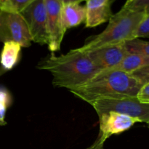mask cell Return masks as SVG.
Listing matches in <instances>:
<instances>
[{
  "label": "cell",
  "mask_w": 149,
  "mask_h": 149,
  "mask_svg": "<svg viewBox=\"0 0 149 149\" xmlns=\"http://www.w3.org/2000/svg\"><path fill=\"white\" fill-rule=\"evenodd\" d=\"M34 0H0V11L20 13Z\"/></svg>",
  "instance_id": "15"
},
{
  "label": "cell",
  "mask_w": 149,
  "mask_h": 149,
  "mask_svg": "<svg viewBox=\"0 0 149 149\" xmlns=\"http://www.w3.org/2000/svg\"><path fill=\"white\" fill-rule=\"evenodd\" d=\"M97 115L116 112L138 118L141 122H149V105L141 104L135 97H103L89 102Z\"/></svg>",
  "instance_id": "4"
},
{
  "label": "cell",
  "mask_w": 149,
  "mask_h": 149,
  "mask_svg": "<svg viewBox=\"0 0 149 149\" xmlns=\"http://www.w3.org/2000/svg\"><path fill=\"white\" fill-rule=\"evenodd\" d=\"M20 50L21 46L17 42H4L0 55V63L3 69L9 71L14 68L20 58Z\"/></svg>",
  "instance_id": "12"
},
{
  "label": "cell",
  "mask_w": 149,
  "mask_h": 149,
  "mask_svg": "<svg viewBox=\"0 0 149 149\" xmlns=\"http://www.w3.org/2000/svg\"><path fill=\"white\" fill-rule=\"evenodd\" d=\"M63 25L65 31L68 29L79 26L85 20V6L79 3L63 4L61 9Z\"/></svg>",
  "instance_id": "11"
},
{
  "label": "cell",
  "mask_w": 149,
  "mask_h": 149,
  "mask_svg": "<svg viewBox=\"0 0 149 149\" xmlns=\"http://www.w3.org/2000/svg\"><path fill=\"white\" fill-rule=\"evenodd\" d=\"M100 130L104 139L112 135L122 133L132 127L137 122H141L134 118L116 112H108L99 115Z\"/></svg>",
  "instance_id": "9"
},
{
  "label": "cell",
  "mask_w": 149,
  "mask_h": 149,
  "mask_svg": "<svg viewBox=\"0 0 149 149\" xmlns=\"http://www.w3.org/2000/svg\"><path fill=\"white\" fill-rule=\"evenodd\" d=\"M130 74L138 80L142 85L149 83V65L141 67Z\"/></svg>",
  "instance_id": "18"
},
{
  "label": "cell",
  "mask_w": 149,
  "mask_h": 149,
  "mask_svg": "<svg viewBox=\"0 0 149 149\" xmlns=\"http://www.w3.org/2000/svg\"><path fill=\"white\" fill-rule=\"evenodd\" d=\"M85 26L93 28L109 21L113 14L110 0H87Z\"/></svg>",
  "instance_id": "10"
},
{
  "label": "cell",
  "mask_w": 149,
  "mask_h": 149,
  "mask_svg": "<svg viewBox=\"0 0 149 149\" xmlns=\"http://www.w3.org/2000/svg\"><path fill=\"white\" fill-rule=\"evenodd\" d=\"M147 13L149 11H133L123 7L111 17L109 25L103 32L87 39V42L79 48L87 52L104 45H114L133 39L137 26Z\"/></svg>",
  "instance_id": "3"
},
{
  "label": "cell",
  "mask_w": 149,
  "mask_h": 149,
  "mask_svg": "<svg viewBox=\"0 0 149 149\" xmlns=\"http://www.w3.org/2000/svg\"><path fill=\"white\" fill-rule=\"evenodd\" d=\"M38 68L52 74V84L55 87L68 90L87 82L99 72L87 52L80 48L59 56L52 54L39 63Z\"/></svg>",
  "instance_id": "1"
},
{
  "label": "cell",
  "mask_w": 149,
  "mask_h": 149,
  "mask_svg": "<svg viewBox=\"0 0 149 149\" xmlns=\"http://www.w3.org/2000/svg\"><path fill=\"white\" fill-rule=\"evenodd\" d=\"M46 8L47 26L48 33V48L51 52H57L61 48L65 29L63 25L60 0H44Z\"/></svg>",
  "instance_id": "7"
},
{
  "label": "cell",
  "mask_w": 149,
  "mask_h": 149,
  "mask_svg": "<svg viewBox=\"0 0 149 149\" xmlns=\"http://www.w3.org/2000/svg\"><path fill=\"white\" fill-rule=\"evenodd\" d=\"M127 54H137L149 58V43L140 39H133L124 42Z\"/></svg>",
  "instance_id": "14"
},
{
  "label": "cell",
  "mask_w": 149,
  "mask_h": 149,
  "mask_svg": "<svg viewBox=\"0 0 149 149\" xmlns=\"http://www.w3.org/2000/svg\"><path fill=\"white\" fill-rule=\"evenodd\" d=\"M61 1L63 4H70V3H79V4L80 2L83 1H85V0H60ZM87 1V0H86Z\"/></svg>",
  "instance_id": "21"
},
{
  "label": "cell",
  "mask_w": 149,
  "mask_h": 149,
  "mask_svg": "<svg viewBox=\"0 0 149 149\" xmlns=\"http://www.w3.org/2000/svg\"><path fill=\"white\" fill-rule=\"evenodd\" d=\"M148 65V58L137 54H127L117 65L109 70L131 74L135 70Z\"/></svg>",
  "instance_id": "13"
},
{
  "label": "cell",
  "mask_w": 149,
  "mask_h": 149,
  "mask_svg": "<svg viewBox=\"0 0 149 149\" xmlns=\"http://www.w3.org/2000/svg\"><path fill=\"white\" fill-rule=\"evenodd\" d=\"M0 102L5 103L8 106L11 103V96L5 89L0 88Z\"/></svg>",
  "instance_id": "20"
},
{
  "label": "cell",
  "mask_w": 149,
  "mask_h": 149,
  "mask_svg": "<svg viewBox=\"0 0 149 149\" xmlns=\"http://www.w3.org/2000/svg\"><path fill=\"white\" fill-rule=\"evenodd\" d=\"M135 97L141 104L149 105V83L141 86Z\"/></svg>",
  "instance_id": "19"
},
{
  "label": "cell",
  "mask_w": 149,
  "mask_h": 149,
  "mask_svg": "<svg viewBox=\"0 0 149 149\" xmlns=\"http://www.w3.org/2000/svg\"><path fill=\"white\" fill-rule=\"evenodd\" d=\"M149 34V13H146L142 20L137 26L134 34V39L148 37Z\"/></svg>",
  "instance_id": "16"
},
{
  "label": "cell",
  "mask_w": 149,
  "mask_h": 149,
  "mask_svg": "<svg viewBox=\"0 0 149 149\" xmlns=\"http://www.w3.org/2000/svg\"><path fill=\"white\" fill-rule=\"evenodd\" d=\"M141 86L130 74L106 70L69 90L77 97L89 103L103 97H135Z\"/></svg>",
  "instance_id": "2"
},
{
  "label": "cell",
  "mask_w": 149,
  "mask_h": 149,
  "mask_svg": "<svg viewBox=\"0 0 149 149\" xmlns=\"http://www.w3.org/2000/svg\"><path fill=\"white\" fill-rule=\"evenodd\" d=\"M20 14L27 24L31 41L40 45H47L49 38L44 0H34Z\"/></svg>",
  "instance_id": "6"
},
{
  "label": "cell",
  "mask_w": 149,
  "mask_h": 149,
  "mask_svg": "<svg viewBox=\"0 0 149 149\" xmlns=\"http://www.w3.org/2000/svg\"><path fill=\"white\" fill-rule=\"evenodd\" d=\"M0 42H15L28 47L31 38L27 24L20 13L0 11Z\"/></svg>",
  "instance_id": "5"
},
{
  "label": "cell",
  "mask_w": 149,
  "mask_h": 149,
  "mask_svg": "<svg viewBox=\"0 0 149 149\" xmlns=\"http://www.w3.org/2000/svg\"><path fill=\"white\" fill-rule=\"evenodd\" d=\"M124 7L137 12L149 11V0H127Z\"/></svg>",
  "instance_id": "17"
},
{
  "label": "cell",
  "mask_w": 149,
  "mask_h": 149,
  "mask_svg": "<svg viewBox=\"0 0 149 149\" xmlns=\"http://www.w3.org/2000/svg\"><path fill=\"white\" fill-rule=\"evenodd\" d=\"M86 52L99 72L114 67L127 54L124 42L104 45Z\"/></svg>",
  "instance_id": "8"
}]
</instances>
